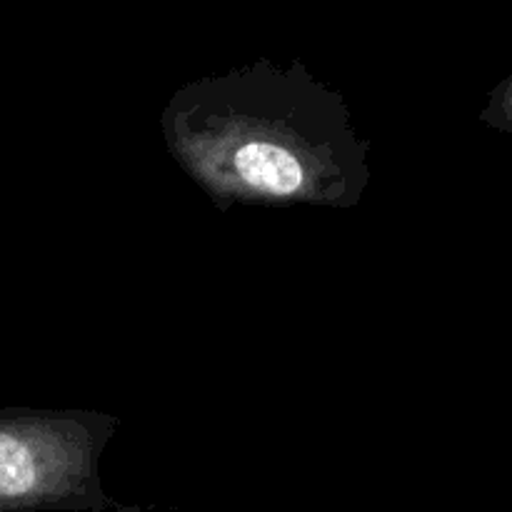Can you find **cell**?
<instances>
[{"label": "cell", "instance_id": "cell-2", "mask_svg": "<svg viewBox=\"0 0 512 512\" xmlns=\"http://www.w3.org/2000/svg\"><path fill=\"white\" fill-rule=\"evenodd\" d=\"M498 120L503 125L512 128V80L503 88V95L498 98V110H495Z\"/></svg>", "mask_w": 512, "mask_h": 512}, {"label": "cell", "instance_id": "cell-1", "mask_svg": "<svg viewBox=\"0 0 512 512\" xmlns=\"http://www.w3.org/2000/svg\"><path fill=\"white\" fill-rule=\"evenodd\" d=\"M63 453L40 423L0 415V512L28 508L63 490Z\"/></svg>", "mask_w": 512, "mask_h": 512}]
</instances>
